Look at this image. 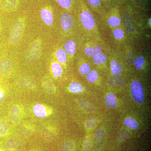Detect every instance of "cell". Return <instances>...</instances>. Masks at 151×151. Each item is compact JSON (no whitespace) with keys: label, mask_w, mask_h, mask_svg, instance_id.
<instances>
[{"label":"cell","mask_w":151,"mask_h":151,"mask_svg":"<svg viewBox=\"0 0 151 151\" xmlns=\"http://www.w3.org/2000/svg\"><path fill=\"white\" fill-rule=\"evenodd\" d=\"M132 98L136 103L142 104L145 101V93L142 84L137 80L133 81L131 85Z\"/></svg>","instance_id":"6da1fadb"},{"label":"cell","mask_w":151,"mask_h":151,"mask_svg":"<svg viewBox=\"0 0 151 151\" xmlns=\"http://www.w3.org/2000/svg\"><path fill=\"white\" fill-rule=\"evenodd\" d=\"M22 23L20 21H17L13 25L10 35L11 42H15L18 40L22 29Z\"/></svg>","instance_id":"7a4b0ae2"},{"label":"cell","mask_w":151,"mask_h":151,"mask_svg":"<svg viewBox=\"0 0 151 151\" xmlns=\"http://www.w3.org/2000/svg\"><path fill=\"white\" fill-rule=\"evenodd\" d=\"M81 20L84 27L86 29L92 30L95 25L94 18L89 12L84 11L81 14Z\"/></svg>","instance_id":"3957f363"},{"label":"cell","mask_w":151,"mask_h":151,"mask_svg":"<svg viewBox=\"0 0 151 151\" xmlns=\"http://www.w3.org/2000/svg\"><path fill=\"white\" fill-rule=\"evenodd\" d=\"M73 20L69 14L65 13L63 14L60 18V24L63 29L68 31L72 27Z\"/></svg>","instance_id":"277c9868"},{"label":"cell","mask_w":151,"mask_h":151,"mask_svg":"<svg viewBox=\"0 0 151 151\" xmlns=\"http://www.w3.org/2000/svg\"><path fill=\"white\" fill-rule=\"evenodd\" d=\"M39 50V45L37 42H34L31 46L28 52L27 58L29 61H33L36 59L38 55Z\"/></svg>","instance_id":"5b68a950"},{"label":"cell","mask_w":151,"mask_h":151,"mask_svg":"<svg viewBox=\"0 0 151 151\" xmlns=\"http://www.w3.org/2000/svg\"><path fill=\"white\" fill-rule=\"evenodd\" d=\"M20 117V111L17 106L14 105L11 108L10 113L9 120L13 124L17 123L19 122Z\"/></svg>","instance_id":"8992f818"},{"label":"cell","mask_w":151,"mask_h":151,"mask_svg":"<svg viewBox=\"0 0 151 151\" xmlns=\"http://www.w3.org/2000/svg\"><path fill=\"white\" fill-rule=\"evenodd\" d=\"M41 17L45 23L50 25L53 22V16L52 14L48 10L43 9L40 13Z\"/></svg>","instance_id":"52a82bcc"},{"label":"cell","mask_w":151,"mask_h":151,"mask_svg":"<svg viewBox=\"0 0 151 151\" xmlns=\"http://www.w3.org/2000/svg\"><path fill=\"white\" fill-rule=\"evenodd\" d=\"M105 138V133L102 130H99L95 134L94 137V146L96 148H99L102 145Z\"/></svg>","instance_id":"ba28073f"},{"label":"cell","mask_w":151,"mask_h":151,"mask_svg":"<svg viewBox=\"0 0 151 151\" xmlns=\"http://www.w3.org/2000/svg\"><path fill=\"white\" fill-rule=\"evenodd\" d=\"M21 145L20 141L16 139H10L7 141L5 144L6 147L9 150H19Z\"/></svg>","instance_id":"9c48e42d"},{"label":"cell","mask_w":151,"mask_h":151,"mask_svg":"<svg viewBox=\"0 0 151 151\" xmlns=\"http://www.w3.org/2000/svg\"><path fill=\"white\" fill-rule=\"evenodd\" d=\"M105 104L108 108H113L117 105L116 97L113 93L107 94L105 99Z\"/></svg>","instance_id":"30bf717a"},{"label":"cell","mask_w":151,"mask_h":151,"mask_svg":"<svg viewBox=\"0 0 151 151\" xmlns=\"http://www.w3.org/2000/svg\"><path fill=\"white\" fill-rule=\"evenodd\" d=\"M12 64L7 60H3L0 62V73L4 75L9 72L12 68Z\"/></svg>","instance_id":"8fae6325"},{"label":"cell","mask_w":151,"mask_h":151,"mask_svg":"<svg viewBox=\"0 0 151 151\" xmlns=\"http://www.w3.org/2000/svg\"><path fill=\"white\" fill-rule=\"evenodd\" d=\"M20 86L27 88H31L34 86L35 83L34 80L29 77H22L19 80Z\"/></svg>","instance_id":"7c38bea8"},{"label":"cell","mask_w":151,"mask_h":151,"mask_svg":"<svg viewBox=\"0 0 151 151\" xmlns=\"http://www.w3.org/2000/svg\"><path fill=\"white\" fill-rule=\"evenodd\" d=\"M102 51V49L100 46H97L94 47H86L84 49V52L87 55L91 57H94L100 53Z\"/></svg>","instance_id":"4fadbf2b"},{"label":"cell","mask_w":151,"mask_h":151,"mask_svg":"<svg viewBox=\"0 0 151 151\" xmlns=\"http://www.w3.org/2000/svg\"><path fill=\"white\" fill-rule=\"evenodd\" d=\"M33 111L35 114L39 118H44L47 115L46 110L42 105L37 104L33 108Z\"/></svg>","instance_id":"5bb4252c"},{"label":"cell","mask_w":151,"mask_h":151,"mask_svg":"<svg viewBox=\"0 0 151 151\" xmlns=\"http://www.w3.org/2000/svg\"><path fill=\"white\" fill-rule=\"evenodd\" d=\"M64 48L68 54L72 55L75 53L76 50V45L75 42L72 40L68 41L64 45Z\"/></svg>","instance_id":"9a60e30c"},{"label":"cell","mask_w":151,"mask_h":151,"mask_svg":"<svg viewBox=\"0 0 151 151\" xmlns=\"http://www.w3.org/2000/svg\"><path fill=\"white\" fill-rule=\"evenodd\" d=\"M111 68L112 74L114 76L118 75L122 71V66L116 60H113L111 62Z\"/></svg>","instance_id":"2e32d148"},{"label":"cell","mask_w":151,"mask_h":151,"mask_svg":"<svg viewBox=\"0 0 151 151\" xmlns=\"http://www.w3.org/2000/svg\"><path fill=\"white\" fill-rule=\"evenodd\" d=\"M83 89V87L81 84L78 82H72L69 85V90L73 93H80L82 92Z\"/></svg>","instance_id":"e0dca14e"},{"label":"cell","mask_w":151,"mask_h":151,"mask_svg":"<svg viewBox=\"0 0 151 151\" xmlns=\"http://www.w3.org/2000/svg\"><path fill=\"white\" fill-rule=\"evenodd\" d=\"M124 124L126 127L132 130L136 129L138 127V123L132 118H128L125 119Z\"/></svg>","instance_id":"ac0fdd59"},{"label":"cell","mask_w":151,"mask_h":151,"mask_svg":"<svg viewBox=\"0 0 151 151\" xmlns=\"http://www.w3.org/2000/svg\"><path fill=\"white\" fill-rule=\"evenodd\" d=\"M51 68L55 77H60L61 76L63 70L62 67L59 63H53L52 65Z\"/></svg>","instance_id":"d6986e66"},{"label":"cell","mask_w":151,"mask_h":151,"mask_svg":"<svg viewBox=\"0 0 151 151\" xmlns=\"http://www.w3.org/2000/svg\"><path fill=\"white\" fill-rule=\"evenodd\" d=\"M56 56L58 60L61 63L66 62L67 60L66 52L62 49L58 50L56 52Z\"/></svg>","instance_id":"ffe728a7"},{"label":"cell","mask_w":151,"mask_h":151,"mask_svg":"<svg viewBox=\"0 0 151 151\" xmlns=\"http://www.w3.org/2000/svg\"><path fill=\"white\" fill-rule=\"evenodd\" d=\"M94 62L96 65H99L106 62L107 58L103 53H99L94 57Z\"/></svg>","instance_id":"44dd1931"},{"label":"cell","mask_w":151,"mask_h":151,"mask_svg":"<svg viewBox=\"0 0 151 151\" xmlns=\"http://www.w3.org/2000/svg\"><path fill=\"white\" fill-rule=\"evenodd\" d=\"M145 62V59L143 56H139L135 60L134 64L135 67L138 69L140 70L143 68L144 64Z\"/></svg>","instance_id":"7402d4cb"},{"label":"cell","mask_w":151,"mask_h":151,"mask_svg":"<svg viewBox=\"0 0 151 151\" xmlns=\"http://www.w3.org/2000/svg\"><path fill=\"white\" fill-rule=\"evenodd\" d=\"M43 85L47 93L51 94L54 92V89L53 85L51 81H50L48 79H45L43 81Z\"/></svg>","instance_id":"603a6c76"},{"label":"cell","mask_w":151,"mask_h":151,"mask_svg":"<svg viewBox=\"0 0 151 151\" xmlns=\"http://www.w3.org/2000/svg\"><path fill=\"white\" fill-rule=\"evenodd\" d=\"M74 147V144L72 141H68L61 145L60 149L62 151H71Z\"/></svg>","instance_id":"cb8c5ba5"},{"label":"cell","mask_w":151,"mask_h":151,"mask_svg":"<svg viewBox=\"0 0 151 151\" xmlns=\"http://www.w3.org/2000/svg\"><path fill=\"white\" fill-rule=\"evenodd\" d=\"M98 78V73L95 70H92L87 74L86 79L91 83H93L97 80Z\"/></svg>","instance_id":"d4e9b609"},{"label":"cell","mask_w":151,"mask_h":151,"mask_svg":"<svg viewBox=\"0 0 151 151\" xmlns=\"http://www.w3.org/2000/svg\"><path fill=\"white\" fill-rule=\"evenodd\" d=\"M121 20L119 17L115 16L111 17L108 19L109 25L113 27L118 26L120 24Z\"/></svg>","instance_id":"484cf974"},{"label":"cell","mask_w":151,"mask_h":151,"mask_svg":"<svg viewBox=\"0 0 151 151\" xmlns=\"http://www.w3.org/2000/svg\"><path fill=\"white\" fill-rule=\"evenodd\" d=\"M8 130L7 124L4 120L0 119V134L4 135Z\"/></svg>","instance_id":"4316f807"},{"label":"cell","mask_w":151,"mask_h":151,"mask_svg":"<svg viewBox=\"0 0 151 151\" xmlns=\"http://www.w3.org/2000/svg\"><path fill=\"white\" fill-rule=\"evenodd\" d=\"M79 71L81 74L86 75L90 71V65L87 63L82 64L79 68Z\"/></svg>","instance_id":"83f0119b"},{"label":"cell","mask_w":151,"mask_h":151,"mask_svg":"<svg viewBox=\"0 0 151 151\" xmlns=\"http://www.w3.org/2000/svg\"><path fill=\"white\" fill-rule=\"evenodd\" d=\"M97 124V121L96 119L93 118H90L86 120V126L87 128L89 129L94 128Z\"/></svg>","instance_id":"f1b7e54d"},{"label":"cell","mask_w":151,"mask_h":151,"mask_svg":"<svg viewBox=\"0 0 151 151\" xmlns=\"http://www.w3.org/2000/svg\"><path fill=\"white\" fill-rule=\"evenodd\" d=\"M130 133L127 130H124L120 132L118 136V140L119 141H123L127 139L129 136Z\"/></svg>","instance_id":"f546056e"},{"label":"cell","mask_w":151,"mask_h":151,"mask_svg":"<svg viewBox=\"0 0 151 151\" xmlns=\"http://www.w3.org/2000/svg\"><path fill=\"white\" fill-rule=\"evenodd\" d=\"M58 3L63 8H68L71 5L70 0H57Z\"/></svg>","instance_id":"4dcf8cb0"},{"label":"cell","mask_w":151,"mask_h":151,"mask_svg":"<svg viewBox=\"0 0 151 151\" xmlns=\"http://www.w3.org/2000/svg\"><path fill=\"white\" fill-rule=\"evenodd\" d=\"M91 142L90 138L89 137H86L84 139L83 142V147L85 151H89L91 148Z\"/></svg>","instance_id":"1f68e13d"},{"label":"cell","mask_w":151,"mask_h":151,"mask_svg":"<svg viewBox=\"0 0 151 151\" xmlns=\"http://www.w3.org/2000/svg\"><path fill=\"white\" fill-rule=\"evenodd\" d=\"M113 35L117 39H121L124 37V32L120 29H116L113 31Z\"/></svg>","instance_id":"d6a6232c"},{"label":"cell","mask_w":151,"mask_h":151,"mask_svg":"<svg viewBox=\"0 0 151 151\" xmlns=\"http://www.w3.org/2000/svg\"><path fill=\"white\" fill-rule=\"evenodd\" d=\"M89 4L92 6H97L100 4V0H88Z\"/></svg>","instance_id":"836d02e7"},{"label":"cell","mask_w":151,"mask_h":151,"mask_svg":"<svg viewBox=\"0 0 151 151\" xmlns=\"http://www.w3.org/2000/svg\"><path fill=\"white\" fill-rule=\"evenodd\" d=\"M2 94L1 92L0 91V99L2 98Z\"/></svg>","instance_id":"e575fe53"},{"label":"cell","mask_w":151,"mask_h":151,"mask_svg":"<svg viewBox=\"0 0 151 151\" xmlns=\"http://www.w3.org/2000/svg\"><path fill=\"white\" fill-rule=\"evenodd\" d=\"M151 19H150V25H151Z\"/></svg>","instance_id":"d590c367"}]
</instances>
